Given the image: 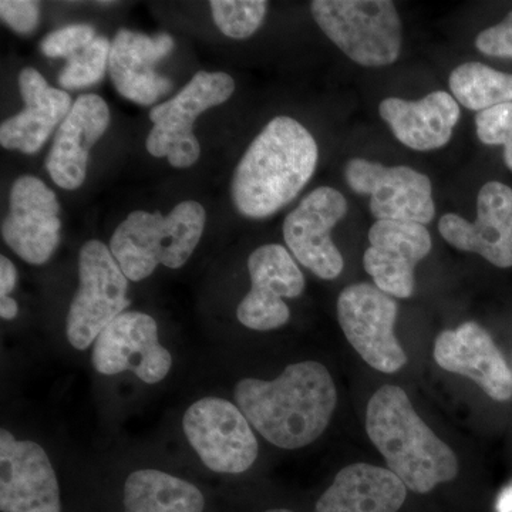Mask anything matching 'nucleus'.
<instances>
[{
	"instance_id": "4be33fe9",
	"label": "nucleus",
	"mask_w": 512,
	"mask_h": 512,
	"mask_svg": "<svg viewBox=\"0 0 512 512\" xmlns=\"http://www.w3.org/2000/svg\"><path fill=\"white\" fill-rule=\"evenodd\" d=\"M379 114L403 146L433 151L447 146L461 111L453 94L439 90L417 101L389 97L380 103Z\"/></svg>"
},
{
	"instance_id": "c85d7f7f",
	"label": "nucleus",
	"mask_w": 512,
	"mask_h": 512,
	"mask_svg": "<svg viewBox=\"0 0 512 512\" xmlns=\"http://www.w3.org/2000/svg\"><path fill=\"white\" fill-rule=\"evenodd\" d=\"M477 136L487 146H507L512 141V103L480 111L476 117Z\"/></svg>"
},
{
	"instance_id": "2f4dec72",
	"label": "nucleus",
	"mask_w": 512,
	"mask_h": 512,
	"mask_svg": "<svg viewBox=\"0 0 512 512\" xmlns=\"http://www.w3.org/2000/svg\"><path fill=\"white\" fill-rule=\"evenodd\" d=\"M18 284L16 266L6 256H0V301L10 298V293Z\"/></svg>"
},
{
	"instance_id": "dca6fc26",
	"label": "nucleus",
	"mask_w": 512,
	"mask_h": 512,
	"mask_svg": "<svg viewBox=\"0 0 512 512\" xmlns=\"http://www.w3.org/2000/svg\"><path fill=\"white\" fill-rule=\"evenodd\" d=\"M441 237L464 252H474L497 268L512 266V188L498 181L483 185L473 222L446 214L439 222Z\"/></svg>"
},
{
	"instance_id": "bb28decb",
	"label": "nucleus",
	"mask_w": 512,
	"mask_h": 512,
	"mask_svg": "<svg viewBox=\"0 0 512 512\" xmlns=\"http://www.w3.org/2000/svg\"><path fill=\"white\" fill-rule=\"evenodd\" d=\"M110 49V40L97 36L86 49L67 60L59 74L60 86L77 90L99 83L109 69Z\"/></svg>"
},
{
	"instance_id": "20e7f679",
	"label": "nucleus",
	"mask_w": 512,
	"mask_h": 512,
	"mask_svg": "<svg viewBox=\"0 0 512 512\" xmlns=\"http://www.w3.org/2000/svg\"><path fill=\"white\" fill-rule=\"evenodd\" d=\"M207 212L197 201H183L168 215L134 211L120 222L109 248L128 281L148 278L158 265L178 269L194 254Z\"/></svg>"
},
{
	"instance_id": "f257e3e1",
	"label": "nucleus",
	"mask_w": 512,
	"mask_h": 512,
	"mask_svg": "<svg viewBox=\"0 0 512 512\" xmlns=\"http://www.w3.org/2000/svg\"><path fill=\"white\" fill-rule=\"evenodd\" d=\"M234 396L249 424L266 441L285 450L318 440L338 404L329 370L313 360L293 363L269 382L239 380Z\"/></svg>"
},
{
	"instance_id": "f3484780",
	"label": "nucleus",
	"mask_w": 512,
	"mask_h": 512,
	"mask_svg": "<svg viewBox=\"0 0 512 512\" xmlns=\"http://www.w3.org/2000/svg\"><path fill=\"white\" fill-rule=\"evenodd\" d=\"M369 242L363 266L377 288L393 298H410L414 269L433 247L429 229L416 222L376 221Z\"/></svg>"
},
{
	"instance_id": "5701e85b",
	"label": "nucleus",
	"mask_w": 512,
	"mask_h": 512,
	"mask_svg": "<svg viewBox=\"0 0 512 512\" xmlns=\"http://www.w3.org/2000/svg\"><path fill=\"white\" fill-rule=\"evenodd\" d=\"M406 497V485L392 471L356 463L336 474L315 512H397Z\"/></svg>"
},
{
	"instance_id": "7c9ffc66",
	"label": "nucleus",
	"mask_w": 512,
	"mask_h": 512,
	"mask_svg": "<svg viewBox=\"0 0 512 512\" xmlns=\"http://www.w3.org/2000/svg\"><path fill=\"white\" fill-rule=\"evenodd\" d=\"M476 47L485 56L512 59V12L503 22L484 29L476 37Z\"/></svg>"
},
{
	"instance_id": "423d86ee",
	"label": "nucleus",
	"mask_w": 512,
	"mask_h": 512,
	"mask_svg": "<svg viewBox=\"0 0 512 512\" xmlns=\"http://www.w3.org/2000/svg\"><path fill=\"white\" fill-rule=\"evenodd\" d=\"M235 92V82L224 72H198L173 99L150 111L153 123L146 141L151 156L167 158L174 168H188L201 156L194 134L195 120L211 107L220 106Z\"/></svg>"
},
{
	"instance_id": "f8f14e48",
	"label": "nucleus",
	"mask_w": 512,
	"mask_h": 512,
	"mask_svg": "<svg viewBox=\"0 0 512 512\" xmlns=\"http://www.w3.org/2000/svg\"><path fill=\"white\" fill-rule=\"evenodd\" d=\"M2 238L19 258L32 265L46 264L59 247L60 204L55 192L35 175H22L13 183Z\"/></svg>"
},
{
	"instance_id": "473e14b6",
	"label": "nucleus",
	"mask_w": 512,
	"mask_h": 512,
	"mask_svg": "<svg viewBox=\"0 0 512 512\" xmlns=\"http://www.w3.org/2000/svg\"><path fill=\"white\" fill-rule=\"evenodd\" d=\"M498 512H512V484L504 488L497 501Z\"/></svg>"
},
{
	"instance_id": "1a4fd4ad",
	"label": "nucleus",
	"mask_w": 512,
	"mask_h": 512,
	"mask_svg": "<svg viewBox=\"0 0 512 512\" xmlns=\"http://www.w3.org/2000/svg\"><path fill=\"white\" fill-rule=\"evenodd\" d=\"M397 311L393 296L376 285H350L339 295L340 328L367 365L379 372L394 373L407 363L394 332Z\"/></svg>"
},
{
	"instance_id": "7ed1b4c3",
	"label": "nucleus",
	"mask_w": 512,
	"mask_h": 512,
	"mask_svg": "<svg viewBox=\"0 0 512 512\" xmlns=\"http://www.w3.org/2000/svg\"><path fill=\"white\" fill-rule=\"evenodd\" d=\"M366 431L389 470L414 493L457 477L456 454L420 419L402 387L386 384L370 397Z\"/></svg>"
},
{
	"instance_id": "6ab92c4d",
	"label": "nucleus",
	"mask_w": 512,
	"mask_h": 512,
	"mask_svg": "<svg viewBox=\"0 0 512 512\" xmlns=\"http://www.w3.org/2000/svg\"><path fill=\"white\" fill-rule=\"evenodd\" d=\"M434 359L447 372L466 376L497 402L512 399V370L490 333L476 322L444 330L436 339Z\"/></svg>"
},
{
	"instance_id": "f704fd0d",
	"label": "nucleus",
	"mask_w": 512,
	"mask_h": 512,
	"mask_svg": "<svg viewBox=\"0 0 512 512\" xmlns=\"http://www.w3.org/2000/svg\"><path fill=\"white\" fill-rule=\"evenodd\" d=\"M266 512H293V511L285 510V508H274V510H268Z\"/></svg>"
},
{
	"instance_id": "aec40b11",
	"label": "nucleus",
	"mask_w": 512,
	"mask_h": 512,
	"mask_svg": "<svg viewBox=\"0 0 512 512\" xmlns=\"http://www.w3.org/2000/svg\"><path fill=\"white\" fill-rule=\"evenodd\" d=\"M110 126V109L103 97L83 94L56 131L46 160L47 173L63 190L82 187L90 151Z\"/></svg>"
},
{
	"instance_id": "412c9836",
	"label": "nucleus",
	"mask_w": 512,
	"mask_h": 512,
	"mask_svg": "<svg viewBox=\"0 0 512 512\" xmlns=\"http://www.w3.org/2000/svg\"><path fill=\"white\" fill-rule=\"evenodd\" d=\"M19 90L25 110L3 121L0 144L6 150L36 154L72 110V97L49 86L33 67H25L19 73Z\"/></svg>"
},
{
	"instance_id": "4468645a",
	"label": "nucleus",
	"mask_w": 512,
	"mask_h": 512,
	"mask_svg": "<svg viewBox=\"0 0 512 512\" xmlns=\"http://www.w3.org/2000/svg\"><path fill=\"white\" fill-rule=\"evenodd\" d=\"M252 288L237 309V318L245 328L266 332L282 328L291 318L284 302L302 295L305 276L279 244L262 245L248 258Z\"/></svg>"
},
{
	"instance_id": "b1692460",
	"label": "nucleus",
	"mask_w": 512,
	"mask_h": 512,
	"mask_svg": "<svg viewBox=\"0 0 512 512\" xmlns=\"http://www.w3.org/2000/svg\"><path fill=\"white\" fill-rule=\"evenodd\" d=\"M124 512H202L204 495L183 478L158 470H138L127 477Z\"/></svg>"
},
{
	"instance_id": "ddd939ff",
	"label": "nucleus",
	"mask_w": 512,
	"mask_h": 512,
	"mask_svg": "<svg viewBox=\"0 0 512 512\" xmlns=\"http://www.w3.org/2000/svg\"><path fill=\"white\" fill-rule=\"evenodd\" d=\"M93 366L100 375L133 372L144 383L161 382L173 356L158 340L156 320L143 312H124L94 342Z\"/></svg>"
},
{
	"instance_id": "9b49d317",
	"label": "nucleus",
	"mask_w": 512,
	"mask_h": 512,
	"mask_svg": "<svg viewBox=\"0 0 512 512\" xmlns=\"http://www.w3.org/2000/svg\"><path fill=\"white\" fill-rule=\"evenodd\" d=\"M346 214L345 195L332 187H319L309 192L284 221V239L292 255L325 281L338 278L345 268L330 234Z\"/></svg>"
},
{
	"instance_id": "a211bd4d",
	"label": "nucleus",
	"mask_w": 512,
	"mask_h": 512,
	"mask_svg": "<svg viewBox=\"0 0 512 512\" xmlns=\"http://www.w3.org/2000/svg\"><path fill=\"white\" fill-rule=\"evenodd\" d=\"M174 50L168 33L150 36L120 29L111 40L109 74L124 99L151 106L173 90V82L157 73L156 67Z\"/></svg>"
},
{
	"instance_id": "72a5a7b5",
	"label": "nucleus",
	"mask_w": 512,
	"mask_h": 512,
	"mask_svg": "<svg viewBox=\"0 0 512 512\" xmlns=\"http://www.w3.org/2000/svg\"><path fill=\"white\" fill-rule=\"evenodd\" d=\"M504 161L505 165L512 171V141L504 147Z\"/></svg>"
},
{
	"instance_id": "cd10ccee",
	"label": "nucleus",
	"mask_w": 512,
	"mask_h": 512,
	"mask_svg": "<svg viewBox=\"0 0 512 512\" xmlns=\"http://www.w3.org/2000/svg\"><path fill=\"white\" fill-rule=\"evenodd\" d=\"M96 37V30L93 26L84 25V23L64 26V28L49 33L40 43V50L43 55L52 57V59H57V57L70 59L86 49Z\"/></svg>"
},
{
	"instance_id": "2eb2a0df",
	"label": "nucleus",
	"mask_w": 512,
	"mask_h": 512,
	"mask_svg": "<svg viewBox=\"0 0 512 512\" xmlns=\"http://www.w3.org/2000/svg\"><path fill=\"white\" fill-rule=\"evenodd\" d=\"M0 510L62 512L59 481L46 451L6 429L0 431Z\"/></svg>"
},
{
	"instance_id": "c756f323",
	"label": "nucleus",
	"mask_w": 512,
	"mask_h": 512,
	"mask_svg": "<svg viewBox=\"0 0 512 512\" xmlns=\"http://www.w3.org/2000/svg\"><path fill=\"white\" fill-rule=\"evenodd\" d=\"M0 18L16 33L28 35L39 25V3L32 0H2Z\"/></svg>"
},
{
	"instance_id": "a878e982",
	"label": "nucleus",
	"mask_w": 512,
	"mask_h": 512,
	"mask_svg": "<svg viewBox=\"0 0 512 512\" xmlns=\"http://www.w3.org/2000/svg\"><path fill=\"white\" fill-rule=\"evenodd\" d=\"M212 19L218 29L231 39L244 40L254 35L264 23L268 2L265 0H212Z\"/></svg>"
},
{
	"instance_id": "f03ea898",
	"label": "nucleus",
	"mask_w": 512,
	"mask_h": 512,
	"mask_svg": "<svg viewBox=\"0 0 512 512\" xmlns=\"http://www.w3.org/2000/svg\"><path fill=\"white\" fill-rule=\"evenodd\" d=\"M315 138L292 117L269 121L245 151L231 181L239 214L264 220L295 200L318 165Z\"/></svg>"
},
{
	"instance_id": "6e6552de",
	"label": "nucleus",
	"mask_w": 512,
	"mask_h": 512,
	"mask_svg": "<svg viewBox=\"0 0 512 512\" xmlns=\"http://www.w3.org/2000/svg\"><path fill=\"white\" fill-rule=\"evenodd\" d=\"M183 429L202 463L215 473H245L258 457V441L247 417L221 397H204L191 404Z\"/></svg>"
},
{
	"instance_id": "0eeeda50",
	"label": "nucleus",
	"mask_w": 512,
	"mask_h": 512,
	"mask_svg": "<svg viewBox=\"0 0 512 512\" xmlns=\"http://www.w3.org/2000/svg\"><path fill=\"white\" fill-rule=\"evenodd\" d=\"M128 278L110 248L97 239L87 241L79 254V288L66 319L70 345L86 350L101 332L130 306Z\"/></svg>"
},
{
	"instance_id": "393cba45",
	"label": "nucleus",
	"mask_w": 512,
	"mask_h": 512,
	"mask_svg": "<svg viewBox=\"0 0 512 512\" xmlns=\"http://www.w3.org/2000/svg\"><path fill=\"white\" fill-rule=\"evenodd\" d=\"M451 94L468 110L480 111L512 103V74L487 64L468 62L450 74Z\"/></svg>"
},
{
	"instance_id": "39448f33",
	"label": "nucleus",
	"mask_w": 512,
	"mask_h": 512,
	"mask_svg": "<svg viewBox=\"0 0 512 512\" xmlns=\"http://www.w3.org/2000/svg\"><path fill=\"white\" fill-rule=\"evenodd\" d=\"M313 19L353 62L383 67L397 62L402 50V19L389 0H315Z\"/></svg>"
},
{
	"instance_id": "9d476101",
	"label": "nucleus",
	"mask_w": 512,
	"mask_h": 512,
	"mask_svg": "<svg viewBox=\"0 0 512 512\" xmlns=\"http://www.w3.org/2000/svg\"><path fill=\"white\" fill-rule=\"evenodd\" d=\"M345 180L356 194L370 198V212L377 221L427 225L436 215L430 178L406 165L386 167L352 158L345 167Z\"/></svg>"
}]
</instances>
